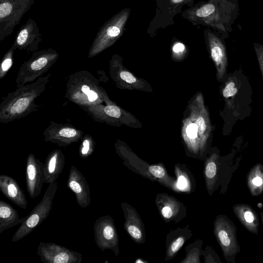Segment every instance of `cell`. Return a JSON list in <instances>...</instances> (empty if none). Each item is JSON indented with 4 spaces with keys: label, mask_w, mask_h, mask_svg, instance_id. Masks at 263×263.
<instances>
[{
    "label": "cell",
    "mask_w": 263,
    "mask_h": 263,
    "mask_svg": "<svg viewBox=\"0 0 263 263\" xmlns=\"http://www.w3.org/2000/svg\"><path fill=\"white\" fill-rule=\"evenodd\" d=\"M35 0H0V41L13 32Z\"/></svg>",
    "instance_id": "obj_10"
},
{
    "label": "cell",
    "mask_w": 263,
    "mask_h": 263,
    "mask_svg": "<svg viewBox=\"0 0 263 263\" xmlns=\"http://www.w3.org/2000/svg\"><path fill=\"white\" fill-rule=\"evenodd\" d=\"M221 94L227 108L232 115L239 117V111L247 105V90L250 87L247 78L241 72L228 74L223 81Z\"/></svg>",
    "instance_id": "obj_5"
},
{
    "label": "cell",
    "mask_w": 263,
    "mask_h": 263,
    "mask_svg": "<svg viewBox=\"0 0 263 263\" xmlns=\"http://www.w3.org/2000/svg\"><path fill=\"white\" fill-rule=\"evenodd\" d=\"M171 2L174 4H178L183 2L185 0H171Z\"/></svg>",
    "instance_id": "obj_39"
},
{
    "label": "cell",
    "mask_w": 263,
    "mask_h": 263,
    "mask_svg": "<svg viewBox=\"0 0 263 263\" xmlns=\"http://www.w3.org/2000/svg\"><path fill=\"white\" fill-rule=\"evenodd\" d=\"M185 50V47L184 45L180 42L175 43L172 48L173 54L177 58L182 56Z\"/></svg>",
    "instance_id": "obj_37"
},
{
    "label": "cell",
    "mask_w": 263,
    "mask_h": 263,
    "mask_svg": "<svg viewBox=\"0 0 263 263\" xmlns=\"http://www.w3.org/2000/svg\"><path fill=\"white\" fill-rule=\"evenodd\" d=\"M66 87L65 97L81 107L106 104L111 101L100 85L99 80L87 70L71 74Z\"/></svg>",
    "instance_id": "obj_3"
},
{
    "label": "cell",
    "mask_w": 263,
    "mask_h": 263,
    "mask_svg": "<svg viewBox=\"0 0 263 263\" xmlns=\"http://www.w3.org/2000/svg\"><path fill=\"white\" fill-rule=\"evenodd\" d=\"M26 184L27 192L31 198L37 197L41 193L45 183L44 163L33 154H29L26 159Z\"/></svg>",
    "instance_id": "obj_17"
},
{
    "label": "cell",
    "mask_w": 263,
    "mask_h": 263,
    "mask_svg": "<svg viewBox=\"0 0 263 263\" xmlns=\"http://www.w3.org/2000/svg\"><path fill=\"white\" fill-rule=\"evenodd\" d=\"M247 184L253 196H258L263 193L262 164L257 163L250 169L247 176Z\"/></svg>",
    "instance_id": "obj_30"
},
{
    "label": "cell",
    "mask_w": 263,
    "mask_h": 263,
    "mask_svg": "<svg viewBox=\"0 0 263 263\" xmlns=\"http://www.w3.org/2000/svg\"><path fill=\"white\" fill-rule=\"evenodd\" d=\"M81 108L97 122L114 126L125 124L132 127H139V122L135 117L116 105L111 100L106 104Z\"/></svg>",
    "instance_id": "obj_9"
},
{
    "label": "cell",
    "mask_w": 263,
    "mask_h": 263,
    "mask_svg": "<svg viewBox=\"0 0 263 263\" xmlns=\"http://www.w3.org/2000/svg\"><path fill=\"white\" fill-rule=\"evenodd\" d=\"M109 65L110 76L118 88L144 91L151 89L145 81L135 77L123 65L122 59L118 55L112 56Z\"/></svg>",
    "instance_id": "obj_12"
},
{
    "label": "cell",
    "mask_w": 263,
    "mask_h": 263,
    "mask_svg": "<svg viewBox=\"0 0 263 263\" xmlns=\"http://www.w3.org/2000/svg\"><path fill=\"white\" fill-rule=\"evenodd\" d=\"M213 232L224 259L229 263H235V257L240 248L235 224L227 216L218 215L214 221Z\"/></svg>",
    "instance_id": "obj_8"
},
{
    "label": "cell",
    "mask_w": 263,
    "mask_h": 263,
    "mask_svg": "<svg viewBox=\"0 0 263 263\" xmlns=\"http://www.w3.org/2000/svg\"><path fill=\"white\" fill-rule=\"evenodd\" d=\"M67 186L74 193L79 206L86 208L89 205L91 198L88 184L83 174L73 165L70 168Z\"/></svg>",
    "instance_id": "obj_22"
},
{
    "label": "cell",
    "mask_w": 263,
    "mask_h": 263,
    "mask_svg": "<svg viewBox=\"0 0 263 263\" xmlns=\"http://www.w3.org/2000/svg\"><path fill=\"white\" fill-rule=\"evenodd\" d=\"M233 211L241 224L250 232L257 235L259 232V220L256 212L248 204L233 205Z\"/></svg>",
    "instance_id": "obj_26"
},
{
    "label": "cell",
    "mask_w": 263,
    "mask_h": 263,
    "mask_svg": "<svg viewBox=\"0 0 263 263\" xmlns=\"http://www.w3.org/2000/svg\"><path fill=\"white\" fill-rule=\"evenodd\" d=\"M81 140L79 154L81 158H86L94 152L95 141L89 134H84Z\"/></svg>",
    "instance_id": "obj_32"
},
{
    "label": "cell",
    "mask_w": 263,
    "mask_h": 263,
    "mask_svg": "<svg viewBox=\"0 0 263 263\" xmlns=\"http://www.w3.org/2000/svg\"><path fill=\"white\" fill-rule=\"evenodd\" d=\"M0 190L3 195L15 205L26 209L27 200L26 196L17 181L12 177L0 176Z\"/></svg>",
    "instance_id": "obj_24"
},
{
    "label": "cell",
    "mask_w": 263,
    "mask_h": 263,
    "mask_svg": "<svg viewBox=\"0 0 263 263\" xmlns=\"http://www.w3.org/2000/svg\"><path fill=\"white\" fill-rule=\"evenodd\" d=\"M203 241L202 239H197L194 242L189 244L185 249V256L180 263H201L200 257L202 255V247Z\"/></svg>",
    "instance_id": "obj_31"
},
{
    "label": "cell",
    "mask_w": 263,
    "mask_h": 263,
    "mask_svg": "<svg viewBox=\"0 0 263 263\" xmlns=\"http://www.w3.org/2000/svg\"><path fill=\"white\" fill-rule=\"evenodd\" d=\"M37 254L44 263H81L82 255L55 242H40Z\"/></svg>",
    "instance_id": "obj_14"
},
{
    "label": "cell",
    "mask_w": 263,
    "mask_h": 263,
    "mask_svg": "<svg viewBox=\"0 0 263 263\" xmlns=\"http://www.w3.org/2000/svg\"><path fill=\"white\" fill-rule=\"evenodd\" d=\"M189 116L182 121V137L191 157L204 160L211 133L210 116L201 92L189 105Z\"/></svg>",
    "instance_id": "obj_1"
},
{
    "label": "cell",
    "mask_w": 263,
    "mask_h": 263,
    "mask_svg": "<svg viewBox=\"0 0 263 263\" xmlns=\"http://www.w3.org/2000/svg\"><path fill=\"white\" fill-rule=\"evenodd\" d=\"M84 135L82 130L72 124L58 123L51 121L43 133L46 142L63 147L78 142Z\"/></svg>",
    "instance_id": "obj_13"
},
{
    "label": "cell",
    "mask_w": 263,
    "mask_h": 263,
    "mask_svg": "<svg viewBox=\"0 0 263 263\" xmlns=\"http://www.w3.org/2000/svg\"><path fill=\"white\" fill-rule=\"evenodd\" d=\"M135 263H148V262L143 258H138L135 261Z\"/></svg>",
    "instance_id": "obj_38"
},
{
    "label": "cell",
    "mask_w": 263,
    "mask_h": 263,
    "mask_svg": "<svg viewBox=\"0 0 263 263\" xmlns=\"http://www.w3.org/2000/svg\"><path fill=\"white\" fill-rule=\"evenodd\" d=\"M58 190L56 182L49 184L42 199L16 230L12 238L13 242L18 241L29 234L48 216L51 210L53 200Z\"/></svg>",
    "instance_id": "obj_7"
},
{
    "label": "cell",
    "mask_w": 263,
    "mask_h": 263,
    "mask_svg": "<svg viewBox=\"0 0 263 263\" xmlns=\"http://www.w3.org/2000/svg\"><path fill=\"white\" fill-rule=\"evenodd\" d=\"M115 148L117 153L123 160V164L128 169L152 181H156V179L149 171V163L140 159L120 141L115 144Z\"/></svg>",
    "instance_id": "obj_21"
},
{
    "label": "cell",
    "mask_w": 263,
    "mask_h": 263,
    "mask_svg": "<svg viewBox=\"0 0 263 263\" xmlns=\"http://www.w3.org/2000/svg\"><path fill=\"white\" fill-rule=\"evenodd\" d=\"M155 203L162 219L166 223H179L187 215L185 204L175 197L166 193H158Z\"/></svg>",
    "instance_id": "obj_15"
},
{
    "label": "cell",
    "mask_w": 263,
    "mask_h": 263,
    "mask_svg": "<svg viewBox=\"0 0 263 263\" xmlns=\"http://www.w3.org/2000/svg\"><path fill=\"white\" fill-rule=\"evenodd\" d=\"M125 219L124 228L132 239L136 243H144L146 233L143 222L135 208L123 202L121 203Z\"/></svg>",
    "instance_id": "obj_20"
},
{
    "label": "cell",
    "mask_w": 263,
    "mask_h": 263,
    "mask_svg": "<svg viewBox=\"0 0 263 263\" xmlns=\"http://www.w3.org/2000/svg\"><path fill=\"white\" fill-rule=\"evenodd\" d=\"M20 218L16 210L8 203L0 200V233L19 224L25 220Z\"/></svg>",
    "instance_id": "obj_28"
},
{
    "label": "cell",
    "mask_w": 263,
    "mask_h": 263,
    "mask_svg": "<svg viewBox=\"0 0 263 263\" xmlns=\"http://www.w3.org/2000/svg\"><path fill=\"white\" fill-rule=\"evenodd\" d=\"M51 76L49 73L41 77L8 93L0 104V122L9 123L37 110L39 106L35 101L46 89Z\"/></svg>",
    "instance_id": "obj_2"
},
{
    "label": "cell",
    "mask_w": 263,
    "mask_h": 263,
    "mask_svg": "<svg viewBox=\"0 0 263 263\" xmlns=\"http://www.w3.org/2000/svg\"><path fill=\"white\" fill-rule=\"evenodd\" d=\"M177 186L180 193H193L196 188V180L185 164L176 163L174 166Z\"/></svg>",
    "instance_id": "obj_27"
},
{
    "label": "cell",
    "mask_w": 263,
    "mask_h": 263,
    "mask_svg": "<svg viewBox=\"0 0 263 263\" xmlns=\"http://www.w3.org/2000/svg\"><path fill=\"white\" fill-rule=\"evenodd\" d=\"M149 171L156 179V181L161 185L171 191L177 193H180L177 186L176 178L169 175L167 169L163 163L160 162L150 164L149 166Z\"/></svg>",
    "instance_id": "obj_29"
},
{
    "label": "cell",
    "mask_w": 263,
    "mask_h": 263,
    "mask_svg": "<svg viewBox=\"0 0 263 263\" xmlns=\"http://www.w3.org/2000/svg\"><path fill=\"white\" fill-rule=\"evenodd\" d=\"M65 163V155L60 149H54L50 152L44 163L45 183L50 184L55 182L62 174Z\"/></svg>",
    "instance_id": "obj_25"
},
{
    "label": "cell",
    "mask_w": 263,
    "mask_h": 263,
    "mask_svg": "<svg viewBox=\"0 0 263 263\" xmlns=\"http://www.w3.org/2000/svg\"><path fill=\"white\" fill-rule=\"evenodd\" d=\"M260 218H261V221L262 223L263 224V212H261L260 213Z\"/></svg>",
    "instance_id": "obj_40"
},
{
    "label": "cell",
    "mask_w": 263,
    "mask_h": 263,
    "mask_svg": "<svg viewBox=\"0 0 263 263\" xmlns=\"http://www.w3.org/2000/svg\"><path fill=\"white\" fill-rule=\"evenodd\" d=\"M124 9L106 21L100 28L88 51L89 58L96 56L111 46L121 36L130 13Z\"/></svg>",
    "instance_id": "obj_6"
},
{
    "label": "cell",
    "mask_w": 263,
    "mask_h": 263,
    "mask_svg": "<svg viewBox=\"0 0 263 263\" xmlns=\"http://www.w3.org/2000/svg\"><path fill=\"white\" fill-rule=\"evenodd\" d=\"M217 8L212 3H208L201 6L196 11V15L200 18H208L215 15Z\"/></svg>",
    "instance_id": "obj_34"
},
{
    "label": "cell",
    "mask_w": 263,
    "mask_h": 263,
    "mask_svg": "<svg viewBox=\"0 0 263 263\" xmlns=\"http://www.w3.org/2000/svg\"><path fill=\"white\" fill-rule=\"evenodd\" d=\"M221 158L217 150L213 149L204 159L203 175L205 187L212 196L222 182L223 165Z\"/></svg>",
    "instance_id": "obj_18"
},
{
    "label": "cell",
    "mask_w": 263,
    "mask_h": 263,
    "mask_svg": "<svg viewBox=\"0 0 263 263\" xmlns=\"http://www.w3.org/2000/svg\"><path fill=\"white\" fill-rule=\"evenodd\" d=\"M59 53L52 48L38 50L21 66L15 80L16 87L36 81L57 62Z\"/></svg>",
    "instance_id": "obj_4"
},
{
    "label": "cell",
    "mask_w": 263,
    "mask_h": 263,
    "mask_svg": "<svg viewBox=\"0 0 263 263\" xmlns=\"http://www.w3.org/2000/svg\"><path fill=\"white\" fill-rule=\"evenodd\" d=\"M93 232L95 241L101 251H112L116 256L119 255V238L114 219L109 215L101 216L96 220Z\"/></svg>",
    "instance_id": "obj_11"
},
{
    "label": "cell",
    "mask_w": 263,
    "mask_h": 263,
    "mask_svg": "<svg viewBox=\"0 0 263 263\" xmlns=\"http://www.w3.org/2000/svg\"><path fill=\"white\" fill-rule=\"evenodd\" d=\"M14 50V48L11 46L3 57L0 65V79L5 77L12 66Z\"/></svg>",
    "instance_id": "obj_33"
},
{
    "label": "cell",
    "mask_w": 263,
    "mask_h": 263,
    "mask_svg": "<svg viewBox=\"0 0 263 263\" xmlns=\"http://www.w3.org/2000/svg\"><path fill=\"white\" fill-rule=\"evenodd\" d=\"M202 255L204 257V263L221 262L217 254L210 246H206L203 250Z\"/></svg>",
    "instance_id": "obj_35"
},
{
    "label": "cell",
    "mask_w": 263,
    "mask_h": 263,
    "mask_svg": "<svg viewBox=\"0 0 263 263\" xmlns=\"http://www.w3.org/2000/svg\"><path fill=\"white\" fill-rule=\"evenodd\" d=\"M253 46L263 80V45L254 43Z\"/></svg>",
    "instance_id": "obj_36"
},
{
    "label": "cell",
    "mask_w": 263,
    "mask_h": 263,
    "mask_svg": "<svg viewBox=\"0 0 263 263\" xmlns=\"http://www.w3.org/2000/svg\"><path fill=\"white\" fill-rule=\"evenodd\" d=\"M192 235L189 224L183 228L171 229L166 236L165 261H170L174 258Z\"/></svg>",
    "instance_id": "obj_23"
},
{
    "label": "cell",
    "mask_w": 263,
    "mask_h": 263,
    "mask_svg": "<svg viewBox=\"0 0 263 263\" xmlns=\"http://www.w3.org/2000/svg\"><path fill=\"white\" fill-rule=\"evenodd\" d=\"M206 39L210 57L216 69L218 82H223L227 76L228 57L226 46L222 40L213 32L208 30Z\"/></svg>",
    "instance_id": "obj_19"
},
{
    "label": "cell",
    "mask_w": 263,
    "mask_h": 263,
    "mask_svg": "<svg viewBox=\"0 0 263 263\" xmlns=\"http://www.w3.org/2000/svg\"><path fill=\"white\" fill-rule=\"evenodd\" d=\"M42 35L37 24L30 18L18 30L12 46L15 50H24L27 53L38 51Z\"/></svg>",
    "instance_id": "obj_16"
}]
</instances>
